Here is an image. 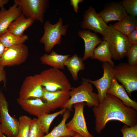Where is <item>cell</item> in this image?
Wrapping results in <instances>:
<instances>
[{"label": "cell", "mask_w": 137, "mask_h": 137, "mask_svg": "<svg viewBox=\"0 0 137 137\" xmlns=\"http://www.w3.org/2000/svg\"><path fill=\"white\" fill-rule=\"evenodd\" d=\"M95 130L100 133L108 122L117 120L129 126L137 125V110L125 105L119 99L109 94L98 106L93 108Z\"/></svg>", "instance_id": "6da1fadb"}, {"label": "cell", "mask_w": 137, "mask_h": 137, "mask_svg": "<svg viewBox=\"0 0 137 137\" xmlns=\"http://www.w3.org/2000/svg\"><path fill=\"white\" fill-rule=\"evenodd\" d=\"M93 91L92 84L86 78H83L80 85L72 88L70 91V98L62 108L71 110L74 104L81 102L85 103L89 107L98 106V95Z\"/></svg>", "instance_id": "7a4b0ae2"}, {"label": "cell", "mask_w": 137, "mask_h": 137, "mask_svg": "<svg viewBox=\"0 0 137 137\" xmlns=\"http://www.w3.org/2000/svg\"><path fill=\"white\" fill-rule=\"evenodd\" d=\"M41 85L47 91H70L71 85L65 74L60 69L51 68L39 74Z\"/></svg>", "instance_id": "3957f363"}, {"label": "cell", "mask_w": 137, "mask_h": 137, "mask_svg": "<svg viewBox=\"0 0 137 137\" xmlns=\"http://www.w3.org/2000/svg\"><path fill=\"white\" fill-rule=\"evenodd\" d=\"M104 39L108 43L112 58L116 60H119L126 56L132 45L127 37L115 29L111 25L108 26Z\"/></svg>", "instance_id": "277c9868"}, {"label": "cell", "mask_w": 137, "mask_h": 137, "mask_svg": "<svg viewBox=\"0 0 137 137\" xmlns=\"http://www.w3.org/2000/svg\"><path fill=\"white\" fill-rule=\"evenodd\" d=\"M62 19L59 18L56 24H52L49 21H46L44 26V32L40 42L44 44L46 52L49 53L56 45H60L61 36L66 34L68 25H63Z\"/></svg>", "instance_id": "5b68a950"}, {"label": "cell", "mask_w": 137, "mask_h": 137, "mask_svg": "<svg viewBox=\"0 0 137 137\" xmlns=\"http://www.w3.org/2000/svg\"><path fill=\"white\" fill-rule=\"evenodd\" d=\"M114 76L129 95L137 90V65L121 63L113 67Z\"/></svg>", "instance_id": "8992f818"}, {"label": "cell", "mask_w": 137, "mask_h": 137, "mask_svg": "<svg viewBox=\"0 0 137 137\" xmlns=\"http://www.w3.org/2000/svg\"><path fill=\"white\" fill-rule=\"evenodd\" d=\"M47 0H14L22 14L26 17L42 23L44 22V14L48 7Z\"/></svg>", "instance_id": "52a82bcc"}, {"label": "cell", "mask_w": 137, "mask_h": 137, "mask_svg": "<svg viewBox=\"0 0 137 137\" xmlns=\"http://www.w3.org/2000/svg\"><path fill=\"white\" fill-rule=\"evenodd\" d=\"M0 122L4 134L8 137H16L18 131L19 122L10 114L8 102L1 90L0 91Z\"/></svg>", "instance_id": "ba28073f"}, {"label": "cell", "mask_w": 137, "mask_h": 137, "mask_svg": "<svg viewBox=\"0 0 137 137\" xmlns=\"http://www.w3.org/2000/svg\"><path fill=\"white\" fill-rule=\"evenodd\" d=\"M28 54V48L24 44L6 48L0 58V66L4 67L21 64L26 61Z\"/></svg>", "instance_id": "9c48e42d"}, {"label": "cell", "mask_w": 137, "mask_h": 137, "mask_svg": "<svg viewBox=\"0 0 137 137\" xmlns=\"http://www.w3.org/2000/svg\"><path fill=\"white\" fill-rule=\"evenodd\" d=\"M43 92L39 74L27 76L24 80L20 90L19 98H42Z\"/></svg>", "instance_id": "30bf717a"}, {"label": "cell", "mask_w": 137, "mask_h": 137, "mask_svg": "<svg viewBox=\"0 0 137 137\" xmlns=\"http://www.w3.org/2000/svg\"><path fill=\"white\" fill-rule=\"evenodd\" d=\"M86 105L85 103L81 102L73 105L75 110L74 116L66 125L68 130L83 137H93L88 130L84 115V108Z\"/></svg>", "instance_id": "8fae6325"}, {"label": "cell", "mask_w": 137, "mask_h": 137, "mask_svg": "<svg viewBox=\"0 0 137 137\" xmlns=\"http://www.w3.org/2000/svg\"><path fill=\"white\" fill-rule=\"evenodd\" d=\"M83 17V20L81 25L82 28L99 33L104 38L105 37L108 26L96 13L94 8L90 7L85 11Z\"/></svg>", "instance_id": "7c38bea8"}, {"label": "cell", "mask_w": 137, "mask_h": 137, "mask_svg": "<svg viewBox=\"0 0 137 137\" xmlns=\"http://www.w3.org/2000/svg\"><path fill=\"white\" fill-rule=\"evenodd\" d=\"M102 67L103 74L100 78L95 80L86 78L97 89L99 103L102 101L106 97L112 80L114 77L113 66L107 62H103Z\"/></svg>", "instance_id": "4fadbf2b"}, {"label": "cell", "mask_w": 137, "mask_h": 137, "mask_svg": "<svg viewBox=\"0 0 137 137\" xmlns=\"http://www.w3.org/2000/svg\"><path fill=\"white\" fill-rule=\"evenodd\" d=\"M43 91L42 98L45 101L49 112L59 108H62L70 98V91L61 90L52 92L43 88Z\"/></svg>", "instance_id": "5bb4252c"}, {"label": "cell", "mask_w": 137, "mask_h": 137, "mask_svg": "<svg viewBox=\"0 0 137 137\" xmlns=\"http://www.w3.org/2000/svg\"><path fill=\"white\" fill-rule=\"evenodd\" d=\"M18 103L25 111L29 114L38 117L45 113H48L46 104L42 98L17 99Z\"/></svg>", "instance_id": "9a60e30c"}, {"label": "cell", "mask_w": 137, "mask_h": 137, "mask_svg": "<svg viewBox=\"0 0 137 137\" xmlns=\"http://www.w3.org/2000/svg\"><path fill=\"white\" fill-rule=\"evenodd\" d=\"M78 35L84 42L85 49L82 58L84 61L92 57L95 49L102 41L95 33L92 32L89 30H79Z\"/></svg>", "instance_id": "2e32d148"}, {"label": "cell", "mask_w": 137, "mask_h": 137, "mask_svg": "<svg viewBox=\"0 0 137 137\" xmlns=\"http://www.w3.org/2000/svg\"><path fill=\"white\" fill-rule=\"evenodd\" d=\"M22 14L21 10L15 4L6 9L4 7L0 10V35L7 31L12 22Z\"/></svg>", "instance_id": "e0dca14e"}, {"label": "cell", "mask_w": 137, "mask_h": 137, "mask_svg": "<svg viewBox=\"0 0 137 137\" xmlns=\"http://www.w3.org/2000/svg\"><path fill=\"white\" fill-rule=\"evenodd\" d=\"M106 23L111 21H120L128 15L121 3L112 4L98 13Z\"/></svg>", "instance_id": "ac0fdd59"}, {"label": "cell", "mask_w": 137, "mask_h": 137, "mask_svg": "<svg viewBox=\"0 0 137 137\" xmlns=\"http://www.w3.org/2000/svg\"><path fill=\"white\" fill-rule=\"evenodd\" d=\"M107 93L118 98L127 106L137 110V102L130 98L124 87L120 84L114 77L112 80Z\"/></svg>", "instance_id": "d6986e66"}, {"label": "cell", "mask_w": 137, "mask_h": 137, "mask_svg": "<svg viewBox=\"0 0 137 137\" xmlns=\"http://www.w3.org/2000/svg\"><path fill=\"white\" fill-rule=\"evenodd\" d=\"M70 56L59 54L52 51L49 54H45L42 56L40 59L43 64L50 66L52 68L63 69L64 68L65 62Z\"/></svg>", "instance_id": "ffe728a7"}, {"label": "cell", "mask_w": 137, "mask_h": 137, "mask_svg": "<svg viewBox=\"0 0 137 137\" xmlns=\"http://www.w3.org/2000/svg\"><path fill=\"white\" fill-rule=\"evenodd\" d=\"M33 19L26 17L22 14L11 24L7 31L19 36L24 35L25 31L33 23Z\"/></svg>", "instance_id": "44dd1931"}, {"label": "cell", "mask_w": 137, "mask_h": 137, "mask_svg": "<svg viewBox=\"0 0 137 137\" xmlns=\"http://www.w3.org/2000/svg\"><path fill=\"white\" fill-rule=\"evenodd\" d=\"M103 62H107L114 67L112 55L108 42L104 40L95 49L93 56L91 58Z\"/></svg>", "instance_id": "7402d4cb"}, {"label": "cell", "mask_w": 137, "mask_h": 137, "mask_svg": "<svg viewBox=\"0 0 137 137\" xmlns=\"http://www.w3.org/2000/svg\"><path fill=\"white\" fill-rule=\"evenodd\" d=\"M70 115V112L67 109L63 113V118L59 124L43 137H63L75 135L76 133L68 130L66 125V122Z\"/></svg>", "instance_id": "603a6c76"}, {"label": "cell", "mask_w": 137, "mask_h": 137, "mask_svg": "<svg viewBox=\"0 0 137 137\" xmlns=\"http://www.w3.org/2000/svg\"><path fill=\"white\" fill-rule=\"evenodd\" d=\"M116 30L127 37L133 31L137 28L136 17L128 15L122 20L112 25Z\"/></svg>", "instance_id": "cb8c5ba5"}, {"label": "cell", "mask_w": 137, "mask_h": 137, "mask_svg": "<svg viewBox=\"0 0 137 137\" xmlns=\"http://www.w3.org/2000/svg\"><path fill=\"white\" fill-rule=\"evenodd\" d=\"M71 74L72 79L75 81L78 80V73L79 72L85 68V65L82 58L75 54L70 56L64 63Z\"/></svg>", "instance_id": "d4e9b609"}, {"label": "cell", "mask_w": 137, "mask_h": 137, "mask_svg": "<svg viewBox=\"0 0 137 137\" xmlns=\"http://www.w3.org/2000/svg\"><path fill=\"white\" fill-rule=\"evenodd\" d=\"M0 39L5 48L23 44L28 39V36H18L7 31L0 35Z\"/></svg>", "instance_id": "484cf974"}, {"label": "cell", "mask_w": 137, "mask_h": 137, "mask_svg": "<svg viewBox=\"0 0 137 137\" xmlns=\"http://www.w3.org/2000/svg\"><path fill=\"white\" fill-rule=\"evenodd\" d=\"M66 110L62 108V110L54 113L44 114L38 117L45 133L47 134L49 133L50 126L54 120L59 115L63 114Z\"/></svg>", "instance_id": "4316f807"}, {"label": "cell", "mask_w": 137, "mask_h": 137, "mask_svg": "<svg viewBox=\"0 0 137 137\" xmlns=\"http://www.w3.org/2000/svg\"><path fill=\"white\" fill-rule=\"evenodd\" d=\"M31 119L26 115H22L19 118V127L16 137H29Z\"/></svg>", "instance_id": "83f0119b"}, {"label": "cell", "mask_w": 137, "mask_h": 137, "mask_svg": "<svg viewBox=\"0 0 137 137\" xmlns=\"http://www.w3.org/2000/svg\"><path fill=\"white\" fill-rule=\"evenodd\" d=\"M45 133L38 118L31 119L29 137H43Z\"/></svg>", "instance_id": "f1b7e54d"}, {"label": "cell", "mask_w": 137, "mask_h": 137, "mask_svg": "<svg viewBox=\"0 0 137 137\" xmlns=\"http://www.w3.org/2000/svg\"><path fill=\"white\" fill-rule=\"evenodd\" d=\"M121 4L128 14L137 17V0H124Z\"/></svg>", "instance_id": "f546056e"}, {"label": "cell", "mask_w": 137, "mask_h": 137, "mask_svg": "<svg viewBox=\"0 0 137 137\" xmlns=\"http://www.w3.org/2000/svg\"><path fill=\"white\" fill-rule=\"evenodd\" d=\"M126 56L129 64L132 66L137 65V44L132 45L130 46Z\"/></svg>", "instance_id": "4dcf8cb0"}, {"label": "cell", "mask_w": 137, "mask_h": 137, "mask_svg": "<svg viewBox=\"0 0 137 137\" xmlns=\"http://www.w3.org/2000/svg\"><path fill=\"white\" fill-rule=\"evenodd\" d=\"M123 137H137V125L132 126L125 125L121 129Z\"/></svg>", "instance_id": "1f68e13d"}, {"label": "cell", "mask_w": 137, "mask_h": 137, "mask_svg": "<svg viewBox=\"0 0 137 137\" xmlns=\"http://www.w3.org/2000/svg\"><path fill=\"white\" fill-rule=\"evenodd\" d=\"M129 42L132 45L137 44V28L135 29L127 36Z\"/></svg>", "instance_id": "d6a6232c"}, {"label": "cell", "mask_w": 137, "mask_h": 137, "mask_svg": "<svg viewBox=\"0 0 137 137\" xmlns=\"http://www.w3.org/2000/svg\"><path fill=\"white\" fill-rule=\"evenodd\" d=\"M70 4L73 7L74 10L77 13L79 8L78 5L79 3L83 2V0H71Z\"/></svg>", "instance_id": "836d02e7"}, {"label": "cell", "mask_w": 137, "mask_h": 137, "mask_svg": "<svg viewBox=\"0 0 137 137\" xmlns=\"http://www.w3.org/2000/svg\"><path fill=\"white\" fill-rule=\"evenodd\" d=\"M4 68L0 66V82L2 81L5 82L6 80V74Z\"/></svg>", "instance_id": "e575fe53"}, {"label": "cell", "mask_w": 137, "mask_h": 137, "mask_svg": "<svg viewBox=\"0 0 137 137\" xmlns=\"http://www.w3.org/2000/svg\"><path fill=\"white\" fill-rule=\"evenodd\" d=\"M6 48L0 39V58L4 52Z\"/></svg>", "instance_id": "d590c367"}, {"label": "cell", "mask_w": 137, "mask_h": 137, "mask_svg": "<svg viewBox=\"0 0 137 137\" xmlns=\"http://www.w3.org/2000/svg\"><path fill=\"white\" fill-rule=\"evenodd\" d=\"M8 0H0V8L4 7V5L7 4L8 2Z\"/></svg>", "instance_id": "8d00e7d4"}, {"label": "cell", "mask_w": 137, "mask_h": 137, "mask_svg": "<svg viewBox=\"0 0 137 137\" xmlns=\"http://www.w3.org/2000/svg\"><path fill=\"white\" fill-rule=\"evenodd\" d=\"M0 137H6L4 134L3 133L1 126L0 122Z\"/></svg>", "instance_id": "74e56055"}, {"label": "cell", "mask_w": 137, "mask_h": 137, "mask_svg": "<svg viewBox=\"0 0 137 137\" xmlns=\"http://www.w3.org/2000/svg\"><path fill=\"white\" fill-rule=\"evenodd\" d=\"M63 137H83L80 134L78 133H76L75 135L73 136H66Z\"/></svg>", "instance_id": "f35d334b"}]
</instances>
